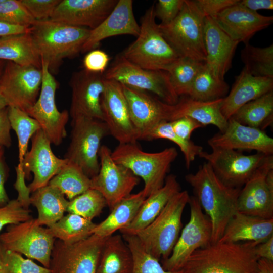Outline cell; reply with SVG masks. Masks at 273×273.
<instances>
[{
	"label": "cell",
	"mask_w": 273,
	"mask_h": 273,
	"mask_svg": "<svg viewBox=\"0 0 273 273\" xmlns=\"http://www.w3.org/2000/svg\"><path fill=\"white\" fill-rule=\"evenodd\" d=\"M185 179L192 187L194 196L210 220L211 244L217 243L238 212V198L241 188L225 185L207 162L200 166L195 173L186 175Z\"/></svg>",
	"instance_id": "obj_1"
},
{
	"label": "cell",
	"mask_w": 273,
	"mask_h": 273,
	"mask_svg": "<svg viewBox=\"0 0 273 273\" xmlns=\"http://www.w3.org/2000/svg\"><path fill=\"white\" fill-rule=\"evenodd\" d=\"M253 242H217L196 250L182 269L184 273H258Z\"/></svg>",
	"instance_id": "obj_2"
},
{
	"label": "cell",
	"mask_w": 273,
	"mask_h": 273,
	"mask_svg": "<svg viewBox=\"0 0 273 273\" xmlns=\"http://www.w3.org/2000/svg\"><path fill=\"white\" fill-rule=\"evenodd\" d=\"M90 29L52 21L35 20L30 33L41 60L55 73L63 60L82 51Z\"/></svg>",
	"instance_id": "obj_3"
},
{
	"label": "cell",
	"mask_w": 273,
	"mask_h": 273,
	"mask_svg": "<svg viewBox=\"0 0 273 273\" xmlns=\"http://www.w3.org/2000/svg\"><path fill=\"white\" fill-rule=\"evenodd\" d=\"M177 156L175 147L149 153L143 151L136 143L119 144L111 152V157L116 163L143 179L144 187L142 190L146 197L164 185L171 164Z\"/></svg>",
	"instance_id": "obj_4"
},
{
	"label": "cell",
	"mask_w": 273,
	"mask_h": 273,
	"mask_svg": "<svg viewBox=\"0 0 273 273\" xmlns=\"http://www.w3.org/2000/svg\"><path fill=\"white\" fill-rule=\"evenodd\" d=\"M154 5L141 18L137 38L120 54L142 68L166 71L180 57L163 37L155 21Z\"/></svg>",
	"instance_id": "obj_5"
},
{
	"label": "cell",
	"mask_w": 273,
	"mask_h": 273,
	"mask_svg": "<svg viewBox=\"0 0 273 273\" xmlns=\"http://www.w3.org/2000/svg\"><path fill=\"white\" fill-rule=\"evenodd\" d=\"M189 197L186 190L176 193L157 217L135 235L145 250L157 259L165 260L171 254L179 236L181 217Z\"/></svg>",
	"instance_id": "obj_6"
},
{
	"label": "cell",
	"mask_w": 273,
	"mask_h": 273,
	"mask_svg": "<svg viewBox=\"0 0 273 273\" xmlns=\"http://www.w3.org/2000/svg\"><path fill=\"white\" fill-rule=\"evenodd\" d=\"M204 18L195 1L184 0L175 19L159 27L165 40L180 57L205 62Z\"/></svg>",
	"instance_id": "obj_7"
},
{
	"label": "cell",
	"mask_w": 273,
	"mask_h": 273,
	"mask_svg": "<svg viewBox=\"0 0 273 273\" xmlns=\"http://www.w3.org/2000/svg\"><path fill=\"white\" fill-rule=\"evenodd\" d=\"M71 139L64 158L80 166L90 178L99 172L102 139L110 132L103 121L79 117L72 119Z\"/></svg>",
	"instance_id": "obj_8"
},
{
	"label": "cell",
	"mask_w": 273,
	"mask_h": 273,
	"mask_svg": "<svg viewBox=\"0 0 273 273\" xmlns=\"http://www.w3.org/2000/svg\"><path fill=\"white\" fill-rule=\"evenodd\" d=\"M107 79L113 80L135 89L151 92L168 104H176L179 97L175 93L168 72L142 68L118 55L104 74Z\"/></svg>",
	"instance_id": "obj_9"
},
{
	"label": "cell",
	"mask_w": 273,
	"mask_h": 273,
	"mask_svg": "<svg viewBox=\"0 0 273 273\" xmlns=\"http://www.w3.org/2000/svg\"><path fill=\"white\" fill-rule=\"evenodd\" d=\"M7 226L0 234V243L5 249L35 259L49 268L56 239L48 228L38 225L33 218Z\"/></svg>",
	"instance_id": "obj_10"
},
{
	"label": "cell",
	"mask_w": 273,
	"mask_h": 273,
	"mask_svg": "<svg viewBox=\"0 0 273 273\" xmlns=\"http://www.w3.org/2000/svg\"><path fill=\"white\" fill-rule=\"evenodd\" d=\"M106 238L93 234L72 244L55 240L51 256V273H97Z\"/></svg>",
	"instance_id": "obj_11"
},
{
	"label": "cell",
	"mask_w": 273,
	"mask_h": 273,
	"mask_svg": "<svg viewBox=\"0 0 273 273\" xmlns=\"http://www.w3.org/2000/svg\"><path fill=\"white\" fill-rule=\"evenodd\" d=\"M188 204L190 217L168 258L163 261L162 267L169 271L182 269L190 256L197 250L211 244L212 225L208 216L202 211L194 196H190Z\"/></svg>",
	"instance_id": "obj_12"
},
{
	"label": "cell",
	"mask_w": 273,
	"mask_h": 273,
	"mask_svg": "<svg viewBox=\"0 0 273 273\" xmlns=\"http://www.w3.org/2000/svg\"><path fill=\"white\" fill-rule=\"evenodd\" d=\"M41 70L42 82L38 98L26 113L38 122L51 144L59 146L67 136L66 125L69 113L66 110H58L55 100L58 83L50 71L48 63L43 60Z\"/></svg>",
	"instance_id": "obj_13"
},
{
	"label": "cell",
	"mask_w": 273,
	"mask_h": 273,
	"mask_svg": "<svg viewBox=\"0 0 273 273\" xmlns=\"http://www.w3.org/2000/svg\"><path fill=\"white\" fill-rule=\"evenodd\" d=\"M269 156L259 152L245 155L237 150L212 148L211 152L203 151L198 156L207 161L225 185L242 188Z\"/></svg>",
	"instance_id": "obj_14"
},
{
	"label": "cell",
	"mask_w": 273,
	"mask_h": 273,
	"mask_svg": "<svg viewBox=\"0 0 273 273\" xmlns=\"http://www.w3.org/2000/svg\"><path fill=\"white\" fill-rule=\"evenodd\" d=\"M41 82V68L6 62L0 78V92L8 107L26 112L37 100Z\"/></svg>",
	"instance_id": "obj_15"
},
{
	"label": "cell",
	"mask_w": 273,
	"mask_h": 273,
	"mask_svg": "<svg viewBox=\"0 0 273 273\" xmlns=\"http://www.w3.org/2000/svg\"><path fill=\"white\" fill-rule=\"evenodd\" d=\"M111 152L107 146H101L99 171L91 178V189L103 195L110 210L130 195L140 180L130 170L113 160Z\"/></svg>",
	"instance_id": "obj_16"
},
{
	"label": "cell",
	"mask_w": 273,
	"mask_h": 273,
	"mask_svg": "<svg viewBox=\"0 0 273 273\" xmlns=\"http://www.w3.org/2000/svg\"><path fill=\"white\" fill-rule=\"evenodd\" d=\"M238 211L263 218H273V156H269L241 189Z\"/></svg>",
	"instance_id": "obj_17"
},
{
	"label": "cell",
	"mask_w": 273,
	"mask_h": 273,
	"mask_svg": "<svg viewBox=\"0 0 273 273\" xmlns=\"http://www.w3.org/2000/svg\"><path fill=\"white\" fill-rule=\"evenodd\" d=\"M104 121L110 135L119 144L136 143L138 134L129 114L122 85L105 78V88L101 97Z\"/></svg>",
	"instance_id": "obj_18"
},
{
	"label": "cell",
	"mask_w": 273,
	"mask_h": 273,
	"mask_svg": "<svg viewBox=\"0 0 273 273\" xmlns=\"http://www.w3.org/2000/svg\"><path fill=\"white\" fill-rule=\"evenodd\" d=\"M69 84L71 100L69 115L72 119L85 117L104 121L101 97L105 88L104 74L85 69L74 72Z\"/></svg>",
	"instance_id": "obj_19"
},
{
	"label": "cell",
	"mask_w": 273,
	"mask_h": 273,
	"mask_svg": "<svg viewBox=\"0 0 273 273\" xmlns=\"http://www.w3.org/2000/svg\"><path fill=\"white\" fill-rule=\"evenodd\" d=\"M30 150L26 153L22 164L25 176L33 174L32 182L28 186L30 192L48 185L68 160L56 156L51 148V143L41 129L32 137Z\"/></svg>",
	"instance_id": "obj_20"
},
{
	"label": "cell",
	"mask_w": 273,
	"mask_h": 273,
	"mask_svg": "<svg viewBox=\"0 0 273 273\" xmlns=\"http://www.w3.org/2000/svg\"><path fill=\"white\" fill-rule=\"evenodd\" d=\"M121 85L139 140H143L147 133L160 122L168 121L171 104L148 92Z\"/></svg>",
	"instance_id": "obj_21"
},
{
	"label": "cell",
	"mask_w": 273,
	"mask_h": 273,
	"mask_svg": "<svg viewBox=\"0 0 273 273\" xmlns=\"http://www.w3.org/2000/svg\"><path fill=\"white\" fill-rule=\"evenodd\" d=\"M117 2L116 0H61L50 19L92 30L108 17Z\"/></svg>",
	"instance_id": "obj_22"
},
{
	"label": "cell",
	"mask_w": 273,
	"mask_h": 273,
	"mask_svg": "<svg viewBox=\"0 0 273 273\" xmlns=\"http://www.w3.org/2000/svg\"><path fill=\"white\" fill-rule=\"evenodd\" d=\"M212 148L255 150L266 155H272L273 139L263 130L242 124L230 118L222 132L208 140Z\"/></svg>",
	"instance_id": "obj_23"
},
{
	"label": "cell",
	"mask_w": 273,
	"mask_h": 273,
	"mask_svg": "<svg viewBox=\"0 0 273 273\" xmlns=\"http://www.w3.org/2000/svg\"><path fill=\"white\" fill-rule=\"evenodd\" d=\"M239 1L213 18L233 40L245 44L257 32L270 26L272 23L273 17L252 11L240 5Z\"/></svg>",
	"instance_id": "obj_24"
},
{
	"label": "cell",
	"mask_w": 273,
	"mask_h": 273,
	"mask_svg": "<svg viewBox=\"0 0 273 273\" xmlns=\"http://www.w3.org/2000/svg\"><path fill=\"white\" fill-rule=\"evenodd\" d=\"M140 30V25L133 13V1L119 0L108 17L96 28L90 30L81 52L95 49L102 40L108 37L120 35L137 37Z\"/></svg>",
	"instance_id": "obj_25"
},
{
	"label": "cell",
	"mask_w": 273,
	"mask_h": 273,
	"mask_svg": "<svg viewBox=\"0 0 273 273\" xmlns=\"http://www.w3.org/2000/svg\"><path fill=\"white\" fill-rule=\"evenodd\" d=\"M204 39L205 63L218 77L224 79V75L231 68L239 43L233 40L210 16L204 18Z\"/></svg>",
	"instance_id": "obj_26"
},
{
	"label": "cell",
	"mask_w": 273,
	"mask_h": 273,
	"mask_svg": "<svg viewBox=\"0 0 273 273\" xmlns=\"http://www.w3.org/2000/svg\"><path fill=\"white\" fill-rule=\"evenodd\" d=\"M272 90L273 78L253 76L243 68L222 99L221 113L228 120L243 105Z\"/></svg>",
	"instance_id": "obj_27"
},
{
	"label": "cell",
	"mask_w": 273,
	"mask_h": 273,
	"mask_svg": "<svg viewBox=\"0 0 273 273\" xmlns=\"http://www.w3.org/2000/svg\"><path fill=\"white\" fill-rule=\"evenodd\" d=\"M222 99L204 102L194 100L188 96H181L176 104L171 105L168 121L188 117L203 127L212 125L217 127L219 132H222L228 125V120L221 111Z\"/></svg>",
	"instance_id": "obj_28"
},
{
	"label": "cell",
	"mask_w": 273,
	"mask_h": 273,
	"mask_svg": "<svg viewBox=\"0 0 273 273\" xmlns=\"http://www.w3.org/2000/svg\"><path fill=\"white\" fill-rule=\"evenodd\" d=\"M272 236L273 218H263L238 211L227 224L219 241L253 242L257 245Z\"/></svg>",
	"instance_id": "obj_29"
},
{
	"label": "cell",
	"mask_w": 273,
	"mask_h": 273,
	"mask_svg": "<svg viewBox=\"0 0 273 273\" xmlns=\"http://www.w3.org/2000/svg\"><path fill=\"white\" fill-rule=\"evenodd\" d=\"M177 177L167 176L164 185L148 196L130 223L120 230L122 235H135L150 224L159 214L170 199L180 191Z\"/></svg>",
	"instance_id": "obj_30"
},
{
	"label": "cell",
	"mask_w": 273,
	"mask_h": 273,
	"mask_svg": "<svg viewBox=\"0 0 273 273\" xmlns=\"http://www.w3.org/2000/svg\"><path fill=\"white\" fill-rule=\"evenodd\" d=\"M32 193L29 202L37 209L38 225L50 227L64 216L69 201L58 189L48 185Z\"/></svg>",
	"instance_id": "obj_31"
},
{
	"label": "cell",
	"mask_w": 273,
	"mask_h": 273,
	"mask_svg": "<svg viewBox=\"0 0 273 273\" xmlns=\"http://www.w3.org/2000/svg\"><path fill=\"white\" fill-rule=\"evenodd\" d=\"M0 60L41 68V58L30 32L1 37Z\"/></svg>",
	"instance_id": "obj_32"
},
{
	"label": "cell",
	"mask_w": 273,
	"mask_h": 273,
	"mask_svg": "<svg viewBox=\"0 0 273 273\" xmlns=\"http://www.w3.org/2000/svg\"><path fill=\"white\" fill-rule=\"evenodd\" d=\"M143 190L130 194L117 204L103 221L97 224L93 234L107 238L128 225L146 198Z\"/></svg>",
	"instance_id": "obj_33"
},
{
	"label": "cell",
	"mask_w": 273,
	"mask_h": 273,
	"mask_svg": "<svg viewBox=\"0 0 273 273\" xmlns=\"http://www.w3.org/2000/svg\"><path fill=\"white\" fill-rule=\"evenodd\" d=\"M133 257L120 235L107 237L101 252L97 273H131Z\"/></svg>",
	"instance_id": "obj_34"
},
{
	"label": "cell",
	"mask_w": 273,
	"mask_h": 273,
	"mask_svg": "<svg viewBox=\"0 0 273 273\" xmlns=\"http://www.w3.org/2000/svg\"><path fill=\"white\" fill-rule=\"evenodd\" d=\"M231 118L242 124L263 130L272 123L273 90L244 104Z\"/></svg>",
	"instance_id": "obj_35"
},
{
	"label": "cell",
	"mask_w": 273,
	"mask_h": 273,
	"mask_svg": "<svg viewBox=\"0 0 273 273\" xmlns=\"http://www.w3.org/2000/svg\"><path fill=\"white\" fill-rule=\"evenodd\" d=\"M229 86L205 62L192 84L188 96L194 100L209 102L223 99Z\"/></svg>",
	"instance_id": "obj_36"
},
{
	"label": "cell",
	"mask_w": 273,
	"mask_h": 273,
	"mask_svg": "<svg viewBox=\"0 0 273 273\" xmlns=\"http://www.w3.org/2000/svg\"><path fill=\"white\" fill-rule=\"evenodd\" d=\"M8 111L11 129L15 131L18 141L19 163L16 168V174L25 177L22 164L27 152L29 142L41 129V127L35 119L20 109L9 106Z\"/></svg>",
	"instance_id": "obj_37"
},
{
	"label": "cell",
	"mask_w": 273,
	"mask_h": 273,
	"mask_svg": "<svg viewBox=\"0 0 273 273\" xmlns=\"http://www.w3.org/2000/svg\"><path fill=\"white\" fill-rule=\"evenodd\" d=\"M97 224L92 220L68 213L48 229L55 239L65 243H74L93 234Z\"/></svg>",
	"instance_id": "obj_38"
},
{
	"label": "cell",
	"mask_w": 273,
	"mask_h": 273,
	"mask_svg": "<svg viewBox=\"0 0 273 273\" xmlns=\"http://www.w3.org/2000/svg\"><path fill=\"white\" fill-rule=\"evenodd\" d=\"M48 185L58 189L70 200L91 188V178L80 166L68 160Z\"/></svg>",
	"instance_id": "obj_39"
},
{
	"label": "cell",
	"mask_w": 273,
	"mask_h": 273,
	"mask_svg": "<svg viewBox=\"0 0 273 273\" xmlns=\"http://www.w3.org/2000/svg\"><path fill=\"white\" fill-rule=\"evenodd\" d=\"M244 68L253 76L273 78V45L256 47L249 43L241 51Z\"/></svg>",
	"instance_id": "obj_40"
},
{
	"label": "cell",
	"mask_w": 273,
	"mask_h": 273,
	"mask_svg": "<svg viewBox=\"0 0 273 273\" xmlns=\"http://www.w3.org/2000/svg\"><path fill=\"white\" fill-rule=\"evenodd\" d=\"M205 62L180 57L166 70L172 86L180 97L188 96L192 84Z\"/></svg>",
	"instance_id": "obj_41"
},
{
	"label": "cell",
	"mask_w": 273,
	"mask_h": 273,
	"mask_svg": "<svg viewBox=\"0 0 273 273\" xmlns=\"http://www.w3.org/2000/svg\"><path fill=\"white\" fill-rule=\"evenodd\" d=\"M159 139L169 140L178 146L184 154L187 169H189L192 162L203 151L202 146L196 145L191 140H183L176 135L170 121H162L157 124L147 133L143 140L151 141Z\"/></svg>",
	"instance_id": "obj_42"
},
{
	"label": "cell",
	"mask_w": 273,
	"mask_h": 273,
	"mask_svg": "<svg viewBox=\"0 0 273 273\" xmlns=\"http://www.w3.org/2000/svg\"><path fill=\"white\" fill-rule=\"evenodd\" d=\"M133 257L131 273H184L183 269L176 271L165 270L159 260L148 253L138 238L133 235H122Z\"/></svg>",
	"instance_id": "obj_43"
},
{
	"label": "cell",
	"mask_w": 273,
	"mask_h": 273,
	"mask_svg": "<svg viewBox=\"0 0 273 273\" xmlns=\"http://www.w3.org/2000/svg\"><path fill=\"white\" fill-rule=\"evenodd\" d=\"M106 205L103 195L96 190L90 188L69 200L66 212L92 220L100 215Z\"/></svg>",
	"instance_id": "obj_44"
},
{
	"label": "cell",
	"mask_w": 273,
	"mask_h": 273,
	"mask_svg": "<svg viewBox=\"0 0 273 273\" xmlns=\"http://www.w3.org/2000/svg\"><path fill=\"white\" fill-rule=\"evenodd\" d=\"M35 21L21 0L0 1V22L29 27Z\"/></svg>",
	"instance_id": "obj_45"
},
{
	"label": "cell",
	"mask_w": 273,
	"mask_h": 273,
	"mask_svg": "<svg viewBox=\"0 0 273 273\" xmlns=\"http://www.w3.org/2000/svg\"><path fill=\"white\" fill-rule=\"evenodd\" d=\"M4 273H51L49 268L40 266L18 253L5 249Z\"/></svg>",
	"instance_id": "obj_46"
},
{
	"label": "cell",
	"mask_w": 273,
	"mask_h": 273,
	"mask_svg": "<svg viewBox=\"0 0 273 273\" xmlns=\"http://www.w3.org/2000/svg\"><path fill=\"white\" fill-rule=\"evenodd\" d=\"M30 211L17 199L11 200L0 208V232L6 225L18 224L32 218Z\"/></svg>",
	"instance_id": "obj_47"
},
{
	"label": "cell",
	"mask_w": 273,
	"mask_h": 273,
	"mask_svg": "<svg viewBox=\"0 0 273 273\" xmlns=\"http://www.w3.org/2000/svg\"><path fill=\"white\" fill-rule=\"evenodd\" d=\"M61 0H21L35 20L50 19Z\"/></svg>",
	"instance_id": "obj_48"
},
{
	"label": "cell",
	"mask_w": 273,
	"mask_h": 273,
	"mask_svg": "<svg viewBox=\"0 0 273 273\" xmlns=\"http://www.w3.org/2000/svg\"><path fill=\"white\" fill-rule=\"evenodd\" d=\"M184 0H159L154 6L155 17L161 21V24L172 21L180 12Z\"/></svg>",
	"instance_id": "obj_49"
},
{
	"label": "cell",
	"mask_w": 273,
	"mask_h": 273,
	"mask_svg": "<svg viewBox=\"0 0 273 273\" xmlns=\"http://www.w3.org/2000/svg\"><path fill=\"white\" fill-rule=\"evenodd\" d=\"M110 58L104 51L94 49L88 52L83 60L84 69L91 72L104 74Z\"/></svg>",
	"instance_id": "obj_50"
},
{
	"label": "cell",
	"mask_w": 273,
	"mask_h": 273,
	"mask_svg": "<svg viewBox=\"0 0 273 273\" xmlns=\"http://www.w3.org/2000/svg\"><path fill=\"white\" fill-rule=\"evenodd\" d=\"M239 0H196L195 2L205 17L214 18L225 8L236 4Z\"/></svg>",
	"instance_id": "obj_51"
},
{
	"label": "cell",
	"mask_w": 273,
	"mask_h": 273,
	"mask_svg": "<svg viewBox=\"0 0 273 273\" xmlns=\"http://www.w3.org/2000/svg\"><path fill=\"white\" fill-rule=\"evenodd\" d=\"M174 132L185 140H191L192 132L203 127L197 121L188 117H184L170 121Z\"/></svg>",
	"instance_id": "obj_52"
},
{
	"label": "cell",
	"mask_w": 273,
	"mask_h": 273,
	"mask_svg": "<svg viewBox=\"0 0 273 273\" xmlns=\"http://www.w3.org/2000/svg\"><path fill=\"white\" fill-rule=\"evenodd\" d=\"M11 129L7 107L0 110V146L4 148L11 147L12 145Z\"/></svg>",
	"instance_id": "obj_53"
},
{
	"label": "cell",
	"mask_w": 273,
	"mask_h": 273,
	"mask_svg": "<svg viewBox=\"0 0 273 273\" xmlns=\"http://www.w3.org/2000/svg\"><path fill=\"white\" fill-rule=\"evenodd\" d=\"M9 168L4 157L0 159V208L6 205L10 201L5 188L9 176Z\"/></svg>",
	"instance_id": "obj_54"
},
{
	"label": "cell",
	"mask_w": 273,
	"mask_h": 273,
	"mask_svg": "<svg viewBox=\"0 0 273 273\" xmlns=\"http://www.w3.org/2000/svg\"><path fill=\"white\" fill-rule=\"evenodd\" d=\"M238 3L244 7L253 12L259 10H272V0H242Z\"/></svg>",
	"instance_id": "obj_55"
},
{
	"label": "cell",
	"mask_w": 273,
	"mask_h": 273,
	"mask_svg": "<svg viewBox=\"0 0 273 273\" xmlns=\"http://www.w3.org/2000/svg\"><path fill=\"white\" fill-rule=\"evenodd\" d=\"M254 251L258 259L265 258L273 261V236L256 246Z\"/></svg>",
	"instance_id": "obj_56"
},
{
	"label": "cell",
	"mask_w": 273,
	"mask_h": 273,
	"mask_svg": "<svg viewBox=\"0 0 273 273\" xmlns=\"http://www.w3.org/2000/svg\"><path fill=\"white\" fill-rule=\"evenodd\" d=\"M30 27L16 26L0 22V37L12 34L29 32Z\"/></svg>",
	"instance_id": "obj_57"
},
{
	"label": "cell",
	"mask_w": 273,
	"mask_h": 273,
	"mask_svg": "<svg viewBox=\"0 0 273 273\" xmlns=\"http://www.w3.org/2000/svg\"><path fill=\"white\" fill-rule=\"evenodd\" d=\"M258 273H273V261L259 258L257 261Z\"/></svg>",
	"instance_id": "obj_58"
},
{
	"label": "cell",
	"mask_w": 273,
	"mask_h": 273,
	"mask_svg": "<svg viewBox=\"0 0 273 273\" xmlns=\"http://www.w3.org/2000/svg\"><path fill=\"white\" fill-rule=\"evenodd\" d=\"M5 249L0 243V273H4V253Z\"/></svg>",
	"instance_id": "obj_59"
},
{
	"label": "cell",
	"mask_w": 273,
	"mask_h": 273,
	"mask_svg": "<svg viewBox=\"0 0 273 273\" xmlns=\"http://www.w3.org/2000/svg\"><path fill=\"white\" fill-rule=\"evenodd\" d=\"M8 107V104L0 92V110Z\"/></svg>",
	"instance_id": "obj_60"
},
{
	"label": "cell",
	"mask_w": 273,
	"mask_h": 273,
	"mask_svg": "<svg viewBox=\"0 0 273 273\" xmlns=\"http://www.w3.org/2000/svg\"><path fill=\"white\" fill-rule=\"evenodd\" d=\"M6 62L3 60H0V78L2 75Z\"/></svg>",
	"instance_id": "obj_61"
},
{
	"label": "cell",
	"mask_w": 273,
	"mask_h": 273,
	"mask_svg": "<svg viewBox=\"0 0 273 273\" xmlns=\"http://www.w3.org/2000/svg\"><path fill=\"white\" fill-rule=\"evenodd\" d=\"M5 152V148L3 146H0V159L4 157Z\"/></svg>",
	"instance_id": "obj_62"
}]
</instances>
